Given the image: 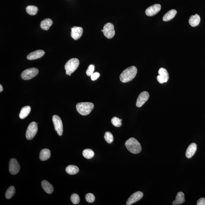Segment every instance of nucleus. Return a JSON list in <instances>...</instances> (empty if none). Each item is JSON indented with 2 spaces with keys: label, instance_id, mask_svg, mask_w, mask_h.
Here are the masks:
<instances>
[{
  "label": "nucleus",
  "instance_id": "14",
  "mask_svg": "<svg viewBox=\"0 0 205 205\" xmlns=\"http://www.w3.org/2000/svg\"><path fill=\"white\" fill-rule=\"evenodd\" d=\"M71 36L74 40H77L82 36L83 30L81 27L74 26L71 29Z\"/></svg>",
  "mask_w": 205,
  "mask_h": 205
},
{
  "label": "nucleus",
  "instance_id": "31",
  "mask_svg": "<svg viewBox=\"0 0 205 205\" xmlns=\"http://www.w3.org/2000/svg\"><path fill=\"white\" fill-rule=\"evenodd\" d=\"M86 201L88 203H92L95 200V197L92 193H89L86 194L85 196Z\"/></svg>",
  "mask_w": 205,
  "mask_h": 205
},
{
  "label": "nucleus",
  "instance_id": "8",
  "mask_svg": "<svg viewBox=\"0 0 205 205\" xmlns=\"http://www.w3.org/2000/svg\"><path fill=\"white\" fill-rule=\"evenodd\" d=\"M103 33L105 37L108 39L113 38L115 34L114 25L113 24L108 22L104 25L103 28Z\"/></svg>",
  "mask_w": 205,
  "mask_h": 205
},
{
  "label": "nucleus",
  "instance_id": "32",
  "mask_svg": "<svg viewBox=\"0 0 205 205\" xmlns=\"http://www.w3.org/2000/svg\"><path fill=\"white\" fill-rule=\"evenodd\" d=\"M95 69V66L94 65H89L86 70V74L88 76H91L93 74Z\"/></svg>",
  "mask_w": 205,
  "mask_h": 205
},
{
  "label": "nucleus",
  "instance_id": "34",
  "mask_svg": "<svg viewBox=\"0 0 205 205\" xmlns=\"http://www.w3.org/2000/svg\"><path fill=\"white\" fill-rule=\"evenodd\" d=\"M197 205H205V198H203L199 199L197 202Z\"/></svg>",
  "mask_w": 205,
  "mask_h": 205
},
{
  "label": "nucleus",
  "instance_id": "29",
  "mask_svg": "<svg viewBox=\"0 0 205 205\" xmlns=\"http://www.w3.org/2000/svg\"><path fill=\"white\" fill-rule=\"evenodd\" d=\"M121 121V119L116 117L112 118L111 121L112 124L116 127H120L122 126Z\"/></svg>",
  "mask_w": 205,
  "mask_h": 205
},
{
  "label": "nucleus",
  "instance_id": "15",
  "mask_svg": "<svg viewBox=\"0 0 205 205\" xmlns=\"http://www.w3.org/2000/svg\"><path fill=\"white\" fill-rule=\"evenodd\" d=\"M45 52L42 50H36L30 53L27 56V58L28 60H33L39 59L44 55Z\"/></svg>",
  "mask_w": 205,
  "mask_h": 205
},
{
  "label": "nucleus",
  "instance_id": "35",
  "mask_svg": "<svg viewBox=\"0 0 205 205\" xmlns=\"http://www.w3.org/2000/svg\"><path fill=\"white\" fill-rule=\"evenodd\" d=\"M3 90V88L2 85H0V92H2Z\"/></svg>",
  "mask_w": 205,
  "mask_h": 205
},
{
  "label": "nucleus",
  "instance_id": "7",
  "mask_svg": "<svg viewBox=\"0 0 205 205\" xmlns=\"http://www.w3.org/2000/svg\"><path fill=\"white\" fill-rule=\"evenodd\" d=\"M52 122L56 132L59 135H62L63 132V126L60 118L57 115H54L52 117Z\"/></svg>",
  "mask_w": 205,
  "mask_h": 205
},
{
  "label": "nucleus",
  "instance_id": "13",
  "mask_svg": "<svg viewBox=\"0 0 205 205\" xmlns=\"http://www.w3.org/2000/svg\"><path fill=\"white\" fill-rule=\"evenodd\" d=\"M143 196V193L141 191H137L133 194L126 202V205H130L140 200Z\"/></svg>",
  "mask_w": 205,
  "mask_h": 205
},
{
  "label": "nucleus",
  "instance_id": "22",
  "mask_svg": "<svg viewBox=\"0 0 205 205\" xmlns=\"http://www.w3.org/2000/svg\"><path fill=\"white\" fill-rule=\"evenodd\" d=\"M53 24L52 20L49 18H47L43 20L41 23V29L45 30H48L52 25Z\"/></svg>",
  "mask_w": 205,
  "mask_h": 205
},
{
  "label": "nucleus",
  "instance_id": "28",
  "mask_svg": "<svg viewBox=\"0 0 205 205\" xmlns=\"http://www.w3.org/2000/svg\"><path fill=\"white\" fill-rule=\"evenodd\" d=\"M104 138L106 141L109 144L111 143L114 140L113 134L110 132H108L105 133Z\"/></svg>",
  "mask_w": 205,
  "mask_h": 205
},
{
  "label": "nucleus",
  "instance_id": "24",
  "mask_svg": "<svg viewBox=\"0 0 205 205\" xmlns=\"http://www.w3.org/2000/svg\"><path fill=\"white\" fill-rule=\"evenodd\" d=\"M79 169L77 166L75 165H70L67 166L66 168V171L67 173L70 175H74L76 174L79 172Z\"/></svg>",
  "mask_w": 205,
  "mask_h": 205
},
{
  "label": "nucleus",
  "instance_id": "12",
  "mask_svg": "<svg viewBox=\"0 0 205 205\" xmlns=\"http://www.w3.org/2000/svg\"><path fill=\"white\" fill-rule=\"evenodd\" d=\"M161 6L159 4H154L148 7L145 10V14L149 17H152L156 15L161 11Z\"/></svg>",
  "mask_w": 205,
  "mask_h": 205
},
{
  "label": "nucleus",
  "instance_id": "25",
  "mask_svg": "<svg viewBox=\"0 0 205 205\" xmlns=\"http://www.w3.org/2000/svg\"><path fill=\"white\" fill-rule=\"evenodd\" d=\"M38 8L36 6H27L26 8V11L27 13L30 15H36L38 12Z\"/></svg>",
  "mask_w": 205,
  "mask_h": 205
},
{
  "label": "nucleus",
  "instance_id": "1",
  "mask_svg": "<svg viewBox=\"0 0 205 205\" xmlns=\"http://www.w3.org/2000/svg\"><path fill=\"white\" fill-rule=\"evenodd\" d=\"M137 69L135 66H132L128 67L120 75V80L122 82L124 83L132 81L137 75Z\"/></svg>",
  "mask_w": 205,
  "mask_h": 205
},
{
  "label": "nucleus",
  "instance_id": "36",
  "mask_svg": "<svg viewBox=\"0 0 205 205\" xmlns=\"http://www.w3.org/2000/svg\"><path fill=\"white\" fill-rule=\"evenodd\" d=\"M101 31H102V32H103V30H101Z\"/></svg>",
  "mask_w": 205,
  "mask_h": 205
},
{
  "label": "nucleus",
  "instance_id": "21",
  "mask_svg": "<svg viewBox=\"0 0 205 205\" xmlns=\"http://www.w3.org/2000/svg\"><path fill=\"white\" fill-rule=\"evenodd\" d=\"M177 11L174 9L171 10L163 16V20L164 21H168L174 18L177 14Z\"/></svg>",
  "mask_w": 205,
  "mask_h": 205
},
{
  "label": "nucleus",
  "instance_id": "16",
  "mask_svg": "<svg viewBox=\"0 0 205 205\" xmlns=\"http://www.w3.org/2000/svg\"><path fill=\"white\" fill-rule=\"evenodd\" d=\"M197 150V145L195 143H192L189 145L186 152V156L187 158H191L194 155Z\"/></svg>",
  "mask_w": 205,
  "mask_h": 205
},
{
  "label": "nucleus",
  "instance_id": "6",
  "mask_svg": "<svg viewBox=\"0 0 205 205\" xmlns=\"http://www.w3.org/2000/svg\"><path fill=\"white\" fill-rule=\"evenodd\" d=\"M38 131V126L35 122L30 123L27 129L25 136L28 140H31L36 135Z\"/></svg>",
  "mask_w": 205,
  "mask_h": 205
},
{
  "label": "nucleus",
  "instance_id": "11",
  "mask_svg": "<svg viewBox=\"0 0 205 205\" xmlns=\"http://www.w3.org/2000/svg\"><path fill=\"white\" fill-rule=\"evenodd\" d=\"M149 97V94L147 91H144L139 94L137 98L136 106L140 108L148 100Z\"/></svg>",
  "mask_w": 205,
  "mask_h": 205
},
{
  "label": "nucleus",
  "instance_id": "27",
  "mask_svg": "<svg viewBox=\"0 0 205 205\" xmlns=\"http://www.w3.org/2000/svg\"><path fill=\"white\" fill-rule=\"evenodd\" d=\"M15 193V189L13 186L9 187L6 193V198L9 199L12 197Z\"/></svg>",
  "mask_w": 205,
  "mask_h": 205
},
{
  "label": "nucleus",
  "instance_id": "17",
  "mask_svg": "<svg viewBox=\"0 0 205 205\" xmlns=\"http://www.w3.org/2000/svg\"><path fill=\"white\" fill-rule=\"evenodd\" d=\"M41 186L43 189L46 193L50 194L53 192L54 187L51 184L46 180H43L41 182Z\"/></svg>",
  "mask_w": 205,
  "mask_h": 205
},
{
  "label": "nucleus",
  "instance_id": "18",
  "mask_svg": "<svg viewBox=\"0 0 205 205\" xmlns=\"http://www.w3.org/2000/svg\"><path fill=\"white\" fill-rule=\"evenodd\" d=\"M176 199L173 202L172 204L174 205H179L183 204L185 202V196L184 193L182 192H179L177 193Z\"/></svg>",
  "mask_w": 205,
  "mask_h": 205
},
{
  "label": "nucleus",
  "instance_id": "19",
  "mask_svg": "<svg viewBox=\"0 0 205 205\" xmlns=\"http://www.w3.org/2000/svg\"><path fill=\"white\" fill-rule=\"evenodd\" d=\"M51 157L50 150L47 149H43L40 153V159L41 161H46Z\"/></svg>",
  "mask_w": 205,
  "mask_h": 205
},
{
  "label": "nucleus",
  "instance_id": "5",
  "mask_svg": "<svg viewBox=\"0 0 205 205\" xmlns=\"http://www.w3.org/2000/svg\"><path fill=\"white\" fill-rule=\"evenodd\" d=\"M39 70L36 68L27 69L22 72L21 77L22 79L28 80L32 79L38 74Z\"/></svg>",
  "mask_w": 205,
  "mask_h": 205
},
{
  "label": "nucleus",
  "instance_id": "23",
  "mask_svg": "<svg viewBox=\"0 0 205 205\" xmlns=\"http://www.w3.org/2000/svg\"><path fill=\"white\" fill-rule=\"evenodd\" d=\"M31 111V108L29 106H25L23 107L21 110L19 117L21 119H23L26 118L29 114Z\"/></svg>",
  "mask_w": 205,
  "mask_h": 205
},
{
  "label": "nucleus",
  "instance_id": "26",
  "mask_svg": "<svg viewBox=\"0 0 205 205\" xmlns=\"http://www.w3.org/2000/svg\"><path fill=\"white\" fill-rule=\"evenodd\" d=\"M83 155L85 158L87 159H91L94 155V152L91 149H86L83 150Z\"/></svg>",
  "mask_w": 205,
  "mask_h": 205
},
{
  "label": "nucleus",
  "instance_id": "3",
  "mask_svg": "<svg viewBox=\"0 0 205 205\" xmlns=\"http://www.w3.org/2000/svg\"><path fill=\"white\" fill-rule=\"evenodd\" d=\"M94 104L91 102H80L76 105L77 111L82 116H87L94 108Z\"/></svg>",
  "mask_w": 205,
  "mask_h": 205
},
{
  "label": "nucleus",
  "instance_id": "33",
  "mask_svg": "<svg viewBox=\"0 0 205 205\" xmlns=\"http://www.w3.org/2000/svg\"><path fill=\"white\" fill-rule=\"evenodd\" d=\"M100 76V73L98 72L93 73V74L91 76V79L92 81H95V80L97 79Z\"/></svg>",
  "mask_w": 205,
  "mask_h": 205
},
{
  "label": "nucleus",
  "instance_id": "4",
  "mask_svg": "<svg viewBox=\"0 0 205 205\" xmlns=\"http://www.w3.org/2000/svg\"><path fill=\"white\" fill-rule=\"evenodd\" d=\"M79 64V60L78 59L72 58L70 59L65 65L66 74L71 76L72 74L77 69Z\"/></svg>",
  "mask_w": 205,
  "mask_h": 205
},
{
  "label": "nucleus",
  "instance_id": "2",
  "mask_svg": "<svg viewBox=\"0 0 205 205\" xmlns=\"http://www.w3.org/2000/svg\"><path fill=\"white\" fill-rule=\"evenodd\" d=\"M125 145L131 153L137 154L141 151V146L138 141L133 137H131L126 141Z\"/></svg>",
  "mask_w": 205,
  "mask_h": 205
},
{
  "label": "nucleus",
  "instance_id": "9",
  "mask_svg": "<svg viewBox=\"0 0 205 205\" xmlns=\"http://www.w3.org/2000/svg\"><path fill=\"white\" fill-rule=\"evenodd\" d=\"M158 74L157 80L161 84L167 82L169 79V73L165 68H161L158 70Z\"/></svg>",
  "mask_w": 205,
  "mask_h": 205
},
{
  "label": "nucleus",
  "instance_id": "20",
  "mask_svg": "<svg viewBox=\"0 0 205 205\" xmlns=\"http://www.w3.org/2000/svg\"><path fill=\"white\" fill-rule=\"evenodd\" d=\"M200 20V16L196 14L195 15L191 16L189 20V23L191 26L196 27L199 25Z\"/></svg>",
  "mask_w": 205,
  "mask_h": 205
},
{
  "label": "nucleus",
  "instance_id": "30",
  "mask_svg": "<svg viewBox=\"0 0 205 205\" xmlns=\"http://www.w3.org/2000/svg\"><path fill=\"white\" fill-rule=\"evenodd\" d=\"M71 200L72 203L74 204H77L79 203L80 198L79 195L76 194H73L71 195Z\"/></svg>",
  "mask_w": 205,
  "mask_h": 205
},
{
  "label": "nucleus",
  "instance_id": "10",
  "mask_svg": "<svg viewBox=\"0 0 205 205\" xmlns=\"http://www.w3.org/2000/svg\"><path fill=\"white\" fill-rule=\"evenodd\" d=\"M20 166L18 162L15 158H12L10 161L9 171L12 175H15L18 173L20 170Z\"/></svg>",
  "mask_w": 205,
  "mask_h": 205
}]
</instances>
